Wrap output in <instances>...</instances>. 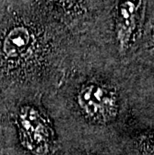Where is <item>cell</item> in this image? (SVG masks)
Instances as JSON below:
<instances>
[{
	"mask_svg": "<svg viewBox=\"0 0 154 155\" xmlns=\"http://www.w3.org/2000/svg\"><path fill=\"white\" fill-rule=\"evenodd\" d=\"M154 0H104L91 26L109 33L116 53L125 57L152 37Z\"/></svg>",
	"mask_w": 154,
	"mask_h": 155,
	"instance_id": "obj_1",
	"label": "cell"
},
{
	"mask_svg": "<svg viewBox=\"0 0 154 155\" xmlns=\"http://www.w3.org/2000/svg\"><path fill=\"white\" fill-rule=\"evenodd\" d=\"M104 0H15L36 14L62 27L91 26Z\"/></svg>",
	"mask_w": 154,
	"mask_h": 155,
	"instance_id": "obj_2",
	"label": "cell"
},
{
	"mask_svg": "<svg viewBox=\"0 0 154 155\" xmlns=\"http://www.w3.org/2000/svg\"><path fill=\"white\" fill-rule=\"evenodd\" d=\"M79 105L90 116L101 114L108 105V97L105 89L97 84H89L81 89L78 96Z\"/></svg>",
	"mask_w": 154,
	"mask_h": 155,
	"instance_id": "obj_3",
	"label": "cell"
},
{
	"mask_svg": "<svg viewBox=\"0 0 154 155\" xmlns=\"http://www.w3.org/2000/svg\"><path fill=\"white\" fill-rule=\"evenodd\" d=\"M14 2H15V0H0V16H1L3 14V12H4L9 6H11Z\"/></svg>",
	"mask_w": 154,
	"mask_h": 155,
	"instance_id": "obj_4",
	"label": "cell"
}]
</instances>
